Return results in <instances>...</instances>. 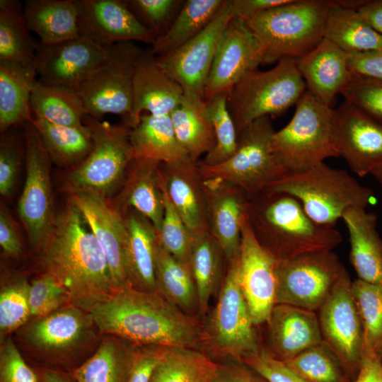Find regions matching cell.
Segmentation results:
<instances>
[{
	"mask_svg": "<svg viewBox=\"0 0 382 382\" xmlns=\"http://www.w3.org/2000/svg\"><path fill=\"white\" fill-rule=\"evenodd\" d=\"M98 332L136 346L184 347L200 349L205 335L197 320L158 293L117 289L90 311Z\"/></svg>",
	"mask_w": 382,
	"mask_h": 382,
	"instance_id": "obj_1",
	"label": "cell"
},
{
	"mask_svg": "<svg viewBox=\"0 0 382 382\" xmlns=\"http://www.w3.org/2000/svg\"><path fill=\"white\" fill-rule=\"evenodd\" d=\"M70 201L56 216L40 250L43 272L67 290L71 303L90 311L114 290L103 248Z\"/></svg>",
	"mask_w": 382,
	"mask_h": 382,
	"instance_id": "obj_2",
	"label": "cell"
},
{
	"mask_svg": "<svg viewBox=\"0 0 382 382\" xmlns=\"http://www.w3.org/2000/svg\"><path fill=\"white\" fill-rule=\"evenodd\" d=\"M248 202L247 213L259 243L277 261L320 250H332L340 233L320 225L306 213L300 202L285 193L263 191Z\"/></svg>",
	"mask_w": 382,
	"mask_h": 382,
	"instance_id": "obj_3",
	"label": "cell"
},
{
	"mask_svg": "<svg viewBox=\"0 0 382 382\" xmlns=\"http://www.w3.org/2000/svg\"><path fill=\"white\" fill-rule=\"evenodd\" d=\"M264 191L294 197L315 222L333 227L349 208L366 207L374 194L347 170L323 162L307 170L286 173L272 182Z\"/></svg>",
	"mask_w": 382,
	"mask_h": 382,
	"instance_id": "obj_4",
	"label": "cell"
},
{
	"mask_svg": "<svg viewBox=\"0 0 382 382\" xmlns=\"http://www.w3.org/2000/svg\"><path fill=\"white\" fill-rule=\"evenodd\" d=\"M330 6L329 0H291L246 22L264 48V64L313 50L324 38Z\"/></svg>",
	"mask_w": 382,
	"mask_h": 382,
	"instance_id": "obj_5",
	"label": "cell"
},
{
	"mask_svg": "<svg viewBox=\"0 0 382 382\" xmlns=\"http://www.w3.org/2000/svg\"><path fill=\"white\" fill-rule=\"evenodd\" d=\"M83 122L91 132L93 146L84 159L71 168L63 190L70 195L89 194L111 199L134 159L131 129L124 124L101 122L88 115Z\"/></svg>",
	"mask_w": 382,
	"mask_h": 382,
	"instance_id": "obj_6",
	"label": "cell"
},
{
	"mask_svg": "<svg viewBox=\"0 0 382 382\" xmlns=\"http://www.w3.org/2000/svg\"><path fill=\"white\" fill-rule=\"evenodd\" d=\"M306 91L294 59H282L267 71H250L228 96V110L238 134L260 117L282 115L297 103Z\"/></svg>",
	"mask_w": 382,
	"mask_h": 382,
	"instance_id": "obj_7",
	"label": "cell"
},
{
	"mask_svg": "<svg viewBox=\"0 0 382 382\" xmlns=\"http://www.w3.org/2000/svg\"><path fill=\"white\" fill-rule=\"evenodd\" d=\"M332 109L306 90L289 123L274 133L273 154L284 174L338 157L331 141Z\"/></svg>",
	"mask_w": 382,
	"mask_h": 382,
	"instance_id": "obj_8",
	"label": "cell"
},
{
	"mask_svg": "<svg viewBox=\"0 0 382 382\" xmlns=\"http://www.w3.org/2000/svg\"><path fill=\"white\" fill-rule=\"evenodd\" d=\"M274 132L270 117L252 122L239 132L237 149L229 159L213 166L199 164L201 178L230 184L248 196L263 192L284 174L272 151Z\"/></svg>",
	"mask_w": 382,
	"mask_h": 382,
	"instance_id": "obj_9",
	"label": "cell"
},
{
	"mask_svg": "<svg viewBox=\"0 0 382 382\" xmlns=\"http://www.w3.org/2000/svg\"><path fill=\"white\" fill-rule=\"evenodd\" d=\"M216 304L204 328L205 344L230 361H241L262 346L244 297L239 256L228 263Z\"/></svg>",
	"mask_w": 382,
	"mask_h": 382,
	"instance_id": "obj_10",
	"label": "cell"
},
{
	"mask_svg": "<svg viewBox=\"0 0 382 382\" xmlns=\"http://www.w3.org/2000/svg\"><path fill=\"white\" fill-rule=\"evenodd\" d=\"M144 50L132 42L113 45L108 59L75 91L86 115L100 120L111 113L129 117L136 66Z\"/></svg>",
	"mask_w": 382,
	"mask_h": 382,
	"instance_id": "obj_11",
	"label": "cell"
},
{
	"mask_svg": "<svg viewBox=\"0 0 382 382\" xmlns=\"http://www.w3.org/2000/svg\"><path fill=\"white\" fill-rule=\"evenodd\" d=\"M26 177L18 202V215L29 243L40 251L54 226L50 178L51 158L31 120L23 124Z\"/></svg>",
	"mask_w": 382,
	"mask_h": 382,
	"instance_id": "obj_12",
	"label": "cell"
},
{
	"mask_svg": "<svg viewBox=\"0 0 382 382\" xmlns=\"http://www.w3.org/2000/svg\"><path fill=\"white\" fill-rule=\"evenodd\" d=\"M332 250H320L277 261L276 303L318 312L346 272Z\"/></svg>",
	"mask_w": 382,
	"mask_h": 382,
	"instance_id": "obj_13",
	"label": "cell"
},
{
	"mask_svg": "<svg viewBox=\"0 0 382 382\" xmlns=\"http://www.w3.org/2000/svg\"><path fill=\"white\" fill-rule=\"evenodd\" d=\"M346 271L317 312L323 341L355 378L365 347L363 323Z\"/></svg>",
	"mask_w": 382,
	"mask_h": 382,
	"instance_id": "obj_14",
	"label": "cell"
},
{
	"mask_svg": "<svg viewBox=\"0 0 382 382\" xmlns=\"http://www.w3.org/2000/svg\"><path fill=\"white\" fill-rule=\"evenodd\" d=\"M94 328L90 311L68 304L34 318L23 329L22 336L28 347L52 364H65L75 350L90 340Z\"/></svg>",
	"mask_w": 382,
	"mask_h": 382,
	"instance_id": "obj_15",
	"label": "cell"
},
{
	"mask_svg": "<svg viewBox=\"0 0 382 382\" xmlns=\"http://www.w3.org/2000/svg\"><path fill=\"white\" fill-rule=\"evenodd\" d=\"M225 0L212 21L180 47L156 57L158 66L183 88V93L204 98V89L221 35L231 19Z\"/></svg>",
	"mask_w": 382,
	"mask_h": 382,
	"instance_id": "obj_16",
	"label": "cell"
},
{
	"mask_svg": "<svg viewBox=\"0 0 382 382\" xmlns=\"http://www.w3.org/2000/svg\"><path fill=\"white\" fill-rule=\"evenodd\" d=\"M112 46H101L81 35L50 45L38 41L35 54L38 81L75 91L108 59Z\"/></svg>",
	"mask_w": 382,
	"mask_h": 382,
	"instance_id": "obj_17",
	"label": "cell"
},
{
	"mask_svg": "<svg viewBox=\"0 0 382 382\" xmlns=\"http://www.w3.org/2000/svg\"><path fill=\"white\" fill-rule=\"evenodd\" d=\"M331 141L359 177L382 166V125L345 100L332 109Z\"/></svg>",
	"mask_w": 382,
	"mask_h": 382,
	"instance_id": "obj_18",
	"label": "cell"
},
{
	"mask_svg": "<svg viewBox=\"0 0 382 382\" xmlns=\"http://www.w3.org/2000/svg\"><path fill=\"white\" fill-rule=\"evenodd\" d=\"M264 64V48L246 21L232 17L219 39L204 89V100L229 93L248 73Z\"/></svg>",
	"mask_w": 382,
	"mask_h": 382,
	"instance_id": "obj_19",
	"label": "cell"
},
{
	"mask_svg": "<svg viewBox=\"0 0 382 382\" xmlns=\"http://www.w3.org/2000/svg\"><path fill=\"white\" fill-rule=\"evenodd\" d=\"M277 260L257 239L246 212L241 226L239 274L253 323H267L276 304Z\"/></svg>",
	"mask_w": 382,
	"mask_h": 382,
	"instance_id": "obj_20",
	"label": "cell"
},
{
	"mask_svg": "<svg viewBox=\"0 0 382 382\" xmlns=\"http://www.w3.org/2000/svg\"><path fill=\"white\" fill-rule=\"evenodd\" d=\"M80 33L110 47L122 42L153 45L155 34L121 0H76Z\"/></svg>",
	"mask_w": 382,
	"mask_h": 382,
	"instance_id": "obj_21",
	"label": "cell"
},
{
	"mask_svg": "<svg viewBox=\"0 0 382 382\" xmlns=\"http://www.w3.org/2000/svg\"><path fill=\"white\" fill-rule=\"evenodd\" d=\"M104 251L114 290L129 284L125 269L127 228L122 213L110 199L89 194L70 195Z\"/></svg>",
	"mask_w": 382,
	"mask_h": 382,
	"instance_id": "obj_22",
	"label": "cell"
},
{
	"mask_svg": "<svg viewBox=\"0 0 382 382\" xmlns=\"http://www.w3.org/2000/svg\"><path fill=\"white\" fill-rule=\"evenodd\" d=\"M183 96L181 86L158 66L152 51H144L136 66L131 112L123 123L133 129L144 111L156 116L170 115Z\"/></svg>",
	"mask_w": 382,
	"mask_h": 382,
	"instance_id": "obj_23",
	"label": "cell"
},
{
	"mask_svg": "<svg viewBox=\"0 0 382 382\" xmlns=\"http://www.w3.org/2000/svg\"><path fill=\"white\" fill-rule=\"evenodd\" d=\"M266 324L268 347L265 348L284 362L323 342L314 311L276 303Z\"/></svg>",
	"mask_w": 382,
	"mask_h": 382,
	"instance_id": "obj_24",
	"label": "cell"
},
{
	"mask_svg": "<svg viewBox=\"0 0 382 382\" xmlns=\"http://www.w3.org/2000/svg\"><path fill=\"white\" fill-rule=\"evenodd\" d=\"M202 185L210 233L230 263L240 253L241 226L248 204L243 197L246 194L226 183L202 180Z\"/></svg>",
	"mask_w": 382,
	"mask_h": 382,
	"instance_id": "obj_25",
	"label": "cell"
},
{
	"mask_svg": "<svg viewBox=\"0 0 382 382\" xmlns=\"http://www.w3.org/2000/svg\"><path fill=\"white\" fill-rule=\"evenodd\" d=\"M296 62L306 90L330 107L353 76L349 54L325 38Z\"/></svg>",
	"mask_w": 382,
	"mask_h": 382,
	"instance_id": "obj_26",
	"label": "cell"
},
{
	"mask_svg": "<svg viewBox=\"0 0 382 382\" xmlns=\"http://www.w3.org/2000/svg\"><path fill=\"white\" fill-rule=\"evenodd\" d=\"M342 219L349 233V260L357 279L382 283V238L376 231V215L366 209L352 207Z\"/></svg>",
	"mask_w": 382,
	"mask_h": 382,
	"instance_id": "obj_27",
	"label": "cell"
},
{
	"mask_svg": "<svg viewBox=\"0 0 382 382\" xmlns=\"http://www.w3.org/2000/svg\"><path fill=\"white\" fill-rule=\"evenodd\" d=\"M159 162L134 158L120 195L112 203L120 212L131 207L150 221L160 232L164 214V201L159 182Z\"/></svg>",
	"mask_w": 382,
	"mask_h": 382,
	"instance_id": "obj_28",
	"label": "cell"
},
{
	"mask_svg": "<svg viewBox=\"0 0 382 382\" xmlns=\"http://www.w3.org/2000/svg\"><path fill=\"white\" fill-rule=\"evenodd\" d=\"M125 219L127 228L125 269L129 284L139 291L156 292V231L149 219L134 209Z\"/></svg>",
	"mask_w": 382,
	"mask_h": 382,
	"instance_id": "obj_29",
	"label": "cell"
},
{
	"mask_svg": "<svg viewBox=\"0 0 382 382\" xmlns=\"http://www.w3.org/2000/svg\"><path fill=\"white\" fill-rule=\"evenodd\" d=\"M165 166L168 194L189 231L195 236L209 230L206 197L195 163L189 159Z\"/></svg>",
	"mask_w": 382,
	"mask_h": 382,
	"instance_id": "obj_30",
	"label": "cell"
},
{
	"mask_svg": "<svg viewBox=\"0 0 382 382\" xmlns=\"http://www.w3.org/2000/svg\"><path fill=\"white\" fill-rule=\"evenodd\" d=\"M23 10L29 30L44 45L81 35L76 0H26Z\"/></svg>",
	"mask_w": 382,
	"mask_h": 382,
	"instance_id": "obj_31",
	"label": "cell"
},
{
	"mask_svg": "<svg viewBox=\"0 0 382 382\" xmlns=\"http://www.w3.org/2000/svg\"><path fill=\"white\" fill-rule=\"evenodd\" d=\"M130 142L134 158H143L172 165L190 158L179 143L170 115L142 113L138 125L131 129Z\"/></svg>",
	"mask_w": 382,
	"mask_h": 382,
	"instance_id": "obj_32",
	"label": "cell"
},
{
	"mask_svg": "<svg viewBox=\"0 0 382 382\" xmlns=\"http://www.w3.org/2000/svg\"><path fill=\"white\" fill-rule=\"evenodd\" d=\"M170 115L176 137L192 161L212 151L215 135L204 98L183 93Z\"/></svg>",
	"mask_w": 382,
	"mask_h": 382,
	"instance_id": "obj_33",
	"label": "cell"
},
{
	"mask_svg": "<svg viewBox=\"0 0 382 382\" xmlns=\"http://www.w3.org/2000/svg\"><path fill=\"white\" fill-rule=\"evenodd\" d=\"M23 6L16 0L0 1V64L37 76L36 43L30 35Z\"/></svg>",
	"mask_w": 382,
	"mask_h": 382,
	"instance_id": "obj_34",
	"label": "cell"
},
{
	"mask_svg": "<svg viewBox=\"0 0 382 382\" xmlns=\"http://www.w3.org/2000/svg\"><path fill=\"white\" fill-rule=\"evenodd\" d=\"M136 345L105 335L94 354L73 369L74 382H127Z\"/></svg>",
	"mask_w": 382,
	"mask_h": 382,
	"instance_id": "obj_35",
	"label": "cell"
},
{
	"mask_svg": "<svg viewBox=\"0 0 382 382\" xmlns=\"http://www.w3.org/2000/svg\"><path fill=\"white\" fill-rule=\"evenodd\" d=\"M330 1L324 38L348 54L382 50V35L357 10L336 6Z\"/></svg>",
	"mask_w": 382,
	"mask_h": 382,
	"instance_id": "obj_36",
	"label": "cell"
},
{
	"mask_svg": "<svg viewBox=\"0 0 382 382\" xmlns=\"http://www.w3.org/2000/svg\"><path fill=\"white\" fill-rule=\"evenodd\" d=\"M155 280L156 292L167 301L188 315L199 313L197 291L190 266L180 262L166 250L158 237Z\"/></svg>",
	"mask_w": 382,
	"mask_h": 382,
	"instance_id": "obj_37",
	"label": "cell"
},
{
	"mask_svg": "<svg viewBox=\"0 0 382 382\" xmlns=\"http://www.w3.org/2000/svg\"><path fill=\"white\" fill-rule=\"evenodd\" d=\"M217 366L200 349L163 347L150 382H212Z\"/></svg>",
	"mask_w": 382,
	"mask_h": 382,
	"instance_id": "obj_38",
	"label": "cell"
},
{
	"mask_svg": "<svg viewBox=\"0 0 382 382\" xmlns=\"http://www.w3.org/2000/svg\"><path fill=\"white\" fill-rule=\"evenodd\" d=\"M30 103L33 117L62 126L84 125L83 120L86 112L73 90L45 85L36 80L31 90Z\"/></svg>",
	"mask_w": 382,
	"mask_h": 382,
	"instance_id": "obj_39",
	"label": "cell"
},
{
	"mask_svg": "<svg viewBox=\"0 0 382 382\" xmlns=\"http://www.w3.org/2000/svg\"><path fill=\"white\" fill-rule=\"evenodd\" d=\"M224 1H185L169 29L156 39L152 45V52L157 56L166 54L194 38L212 21Z\"/></svg>",
	"mask_w": 382,
	"mask_h": 382,
	"instance_id": "obj_40",
	"label": "cell"
},
{
	"mask_svg": "<svg viewBox=\"0 0 382 382\" xmlns=\"http://www.w3.org/2000/svg\"><path fill=\"white\" fill-rule=\"evenodd\" d=\"M222 250L209 230L194 236L190 267L195 280L199 314H204L211 298L222 284Z\"/></svg>",
	"mask_w": 382,
	"mask_h": 382,
	"instance_id": "obj_41",
	"label": "cell"
},
{
	"mask_svg": "<svg viewBox=\"0 0 382 382\" xmlns=\"http://www.w3.org/2000/svg\"><path fill=\"white\" fill-rule=\"evenodd\" d=\"M32 122L37 129L52 162L71 168L79 163L91 151L93 139L89 128L51 124L33 117Z\"/></svg>",
	"mask_w": 382,
	"mask_h": 382,
	"instance_id": "obj_42",
	"label": "cell"
},
{
	"mask_svg": "<svg viewBox=\"0 0 382 382\" xmlns=\"http://www.w3.org/2000/svg\"><path fill=\"white\" fill-rule=\"evenodd\" d=\"M35 76L17 67L0 64L1 133L33 118L30 98Z\"/></svg>",
	"mask_w": 382,
	"mask_h": 382,
	"instance_id": "obj_43",
	"label": "cell"
},
{
	"mask_svg": "<svg viewBox=\"0 0 382 382\" xmlns=\"http://www.w3.org/2000/svg\"><path fill=\"white\" fill-rule=\"evenodd\" d=\"M285 363L307 382H352L354 380L323 341Z\"/></svg>",
	"mask_w": 382,
	"mask_h": 382,
	"instance_id": "obj_44",
	"label": "cell"
},
{
	"mask_svg": "<svg viewBox=\"0 0 382 382\" xmlns=\"http://www.w3.org/2000/svg\"><path fill=\"white\" fill-rule=\"evenodd\" d=\"M228 93H219L205 100L216 141L201 165L213 166L221 164L229 159L237 149L238 134L228 110Z\"/></svg>",
	"mask_w": 382,
	"mask_h": 382,
	"instance_id": "obj_45",
	"label": "cell"
},
{
	"mask_svg": "<svg viewBox=\"0 0 382 382\" xmlns=\"http://www.w3.org/2000/svg\"><path fill=\"white\" fill-rule=\"evenodd\" d=\"M159 182L164 201V214L157 233L162 247L180 262L190 266L194 236L189 231L168 194L163 170L159 168Z\"/></svg>",
	"mask_w": 382,
	"mask_h": 382,
	"instance_id": "obj_46",
	"label": "cell"
},
{
	"mask_svg": "<svg viewBox=\"0 0 382 382\" xmlns=\"http://www.w3.org/2000/svg\"><path fill=\"white\" fill-rule=\"evenodd\" d=\"M352 292L364 330L365 346L375 352L382 340V283H370L357 279Z\"/></svg>",
	"mask_w": 382,
	"mask_h": 382,
	"instance_id": "obj_47",
	"label": "cell"
},
{
	"mask_svg": "<svg viewBox=\"0 0 382 382\" xmlns=\"http://www.w3.org/2000/svg\"><path fill=\"white\" fill-rule=\"evenodd\" d=\"M30 286L27 279L19 275L12 276L2 284L0 291L1 336L24 325L31 318Z\"/></svg>",
	"mask_w": 382,
	"mask_h": 382,
	"instance_id": "obj_48",
	"label": "cell"
},
{
	"mask_svg": "<svg viewBox=\"0 0 382 382\" xmlns=\"http://www.w3.org/2000/svg\"><path fill=\"white\" fill-rule=\"evenodd\" d=\"M124 2L156 38L166 33L185 3L180 0H125Z\"/></svg>",
	"mask_w": 382,
	"mask_h": 382,
	"instance_id": "obj_49",
	"label": "cell"
},
{
	"mask_svg": "<svg viewBox=\"0 0 382 382\" xmlns=\"http://www.w3.org/2000/svg\"><path fill=\"white\" fill-rule=\"evenodd\" d=\"M31 317L39 318L71 303L66 288L46 272L34 279L29 290Z\"/></svg>",
	"mask_w": 382,
	"mask_h": 382,
	"instance_id": "obj_50",
	"label": "cell"
},
{
	"mask_svg": "<svg viewBox=\"0 0 382 382\" xmlns=\"http://www.w3.org/2000/svg\"><path fill=\"white\" fill-rule=\"evenodd\" d=\"M341 94L346 102L382 125V80L353 76Z\"/></svg>",
	"mask_w": 382,
	"mask_h": 382,
	"instance_id": "obj_51",
	"label": "cell"
},
{
	"mask_svg": "<svg viewBox=\"0 0 382 382\" xmlns=\"http://www.w3.org/2000/svg\"><path fill=\"white\" fill-rule=\"evenodd\" d=\"M1 134L0 193L4 197H9L16 185L23 149L19 139L12 132H10V129Z\"/></svg>",
	"mask_w": 382,
	"mask_h": 382,
	"instance_id": "obj_52",
	"label": "cell"
},
{
	"mask_svg": "<svg viewBox=\"0 0 382 382\" xmlns=\"http://www.w3.org/2000/svg\"><path fill=\"white\" fill-rule=\"evenodd\" d=\"M241 361L257 372L267 382H307L285 362L272 355L263 346L244 357Z\"/></svg>",
	"mask_w": 382,
	"mask_h": 382,
	"instance_id": "obj_53",
	"label": "cell"
},
{
	"mask_svg": "<svg viewBox=\"0 0 382 382\" xmlns=\"http://www.w3.org/2000/svg\"><path fill=\"white\" fill-rule=\"evenodd\" d=\"M0 382H38L36 371L25 362L11 338L0 346Z\"/></svg>",
	"mask_w": 382,
	"mask_h": 382,
	"instance_id": "obj_54",
	"label": "cell"
},
{
	"mask_svg": "<svg viewBox=\"0 0 382 382\" xmlns=\"http://www.w3.org/2000/svg\"><path fill=\"white\" fill-rule=\"evenodd\" d=\"M163 346H136L127 382H150Z\"/></svg>",
	"mask_w": 382,
	"mask_h": 382,
	"instance_id": "obj_55",
	"label": "cell"
},
{
	"mask_svg": "<svg viewBox=\"0 0 382 382\" xmlns=\"http://www.w3.org/2000/svg\"><path fill=\"white\" fill-rule=\"evenodd\" d=\"M0 245L4 255L18 258L23 252L19 231L11 214L2 206L0 209Z\"/></svg>",
	"mask_w": 382,
	"mask_h": 382,
	"instance_id": "obj_56",
	"label": "cell"
},
{
	"mask_svg": "<svg viewBox=\"0 0 382 382\" xmlns=\"http://www.w3.org/2000/svg\"><path fill=\"white\" fill-rule=\"evenodd\" d=\"M352 76L382 80V50L349 54Z\"/></svg>",
	"mask_w": 382,
	"mask_h": 382,
	"instance_id": "obj_57",
	"label": "cell"
},
{
	"mask_svg": "<svg viewBox=\"0 0 382 382\" xmlns=\"http://www.w3.org/2000/svg\"><path fill=\"white\" fill-rule=\"evenodd\" d=\"M212 382H267L241 361L218 363Z\"/></svg>",
	"mask_w": 382,
	"mask_h": 382,
	"instance_id": "obj_58",
	"label": "cell"
},
{
	"mask_svg": "<svg viewBox=\"0 0 382 382\" xmlns=\"http://www.w3.org/2000/svg\"><path fill=\"white\" fill-rule=\"evenodd\" d=\"M291 0H230L231 16L246 22L257 15Z\"/></svg>",
	"mask_w": 382,
	"mask_h": 382,
	"instance_id": "obj_59",
	"label": "cell"
},
{
	"mask_svg": "<svg viewBox=\"0 0 382 382\" xmlns=\"http://www.w3.org/2000/svg\"><path fill=\"white\" fill-rule=\"evenodd\" d=\"M352 382H382V363L373 349L365 346L359 371Z\"/></svg>",
	"mask_w": 382,
	"mask_h": 382,
	"instance_id": "obj_60",
	"label": "cell"
},
{
	"mask_svg": "<svg viewBox=\"0 0 382 382\" xmlns=\"http://www.w3.org/2000/svg\"><path fill=\"white\" fill-rule=\"evenodd\" d=\"M357 11L376 31L382 35V2L364 4Z\"/></svg>",
	"mask_w": 382,
	"mask_h": 382,
	"instance_id": "obj_61",
	"label": "cell"
},
{
	"mask_svg": "<svg viewBox=\"0 0 382 382\" xmlns=\"http://www.w3.org/2000/svg\"><path fill=\"white\" fill-rule=\"evenodd\" d=\"M38 382H74L70 375L52 368H41L36 371Z\"/></svg>",
	"mask_w": 382,
	"mask_h": 382,
	"instance_id": "obj_62",
	"label": "cell"
},
{
	"mask_svg": "<svg viewBox=\"0 0 382 382\" xmlns=\"http://www.w3.org/2000/svg\"><path fill=\"white\" fill-rule=\"evenodd\" d=\"M371 175L382 185V166L374 170Z\"/></svg>",
	"mask_w": 382,
	"mask_h": 382,
	"instance_id": "obj_63",
	"label": "cell"
},
{
	"mask_svg": "<svg viewBox=\"0 0 382 382\" xmlns=\"http://www.w3.org/2000/svg\"><path fill=\"white\" fill-rule=\"evenodd\" d=\"M376 353L380 359L381 362L382 363V340L381 343L379 344L378 348L376 350Z\"/></svg>",
	"mask_w": 382,
	"mask_h": 382,
	"instance_id": "obj_64",
	"label": "cell"
}]
</instances>
